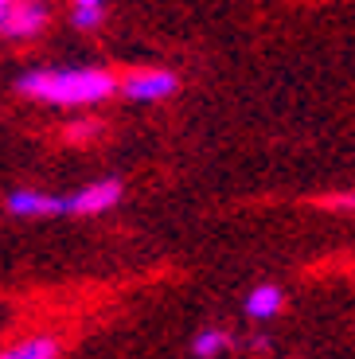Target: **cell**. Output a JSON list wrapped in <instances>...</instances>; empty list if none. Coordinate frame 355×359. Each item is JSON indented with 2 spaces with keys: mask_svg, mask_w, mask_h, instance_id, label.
<instances>
[{
  "mask_svg": "<svg viewBox=\"0 0 355 359\" xmlns=\"http://www.w3.org/2000/svg\"><path fill=\"white\" fill-rule=\"evenodd\" d=\"M20 94L32 102H47V106L82 109L117 94V79L102 67H39L20 79Z\"/></svg>",
  "mask_w": 355,
  "mask_h": 359,
  "instance_id": "obj_1",
  "label": "cell"
},
{
  "mask_svg": "<svg viewBox=\"0 0 355 359\" xmlns=\"http://www.w3.org/2000/svg\"><path fill=\"white\" fill-rule=\"evenodd\" d=\"M180 86V79L172 71H160V67H152V71H133L129 79L117 82V90H121L129 102H164L172 98Z\"/></svg>",
  "mask_w": 355,
  "mask_h": 359,
  "instance_id": "obj_2",
  "label": "cell"
},
{
  "mask_svg": "<svg viewBox=\"0 0 355 359\" xmlns=\"http://www.w3.org/2000/svg\"><path fill=\"white\" fill-rule=\"evenodd\" d=\"M12 215L20 219H51V215H74L71 196H47V191H32V188H20L4 199Z\"/></svg>",
  "mask_w": 355,
  "mask_h": 359,
  "instance_id": "obj_3",
  "label": "cell"
},
{
  "mask_svg": "<svg viewBox=\"0 0 355 359\" xmlns=\"http://www.w3.org/2000/svg\"><path fill=\"white\" fill-rule=\"evenodd\" d=\"M47 27V4L43 0H12L8 16L0 24V36L8 39H36Z\"/></svg>",
  "mask_w": 355,
  "mask_h": 359,
  "instance_id": "obj_4",
  "label": "cell"
},
{
  "mask_svg": "<svg viewBox=\"0 0 355 359\" xmlns=\"http://www.w3.org/2000/svg\"><path fill=\"white\" fill-rule=\"evenodd\" d=\"M125 196L121 188V180L106 176V180H94V184H86V188H79L71 196V207H74V215H106L109 207H117Z\"/></svg>",
  "mask_w": 355,
  "mask_h": 359,
  "instance_id": "obj_5",
  "label": "cell"
},
{
  "mask_svg": "<svg viewBox=\"0 0 355 359\" xmlns=\"http://www.w3.org/2000/svg\"><path fill=\"white\" fill-rule=\"evenodd\" d=\"M281 289L277 285H257V289H250V297H246V316L250 320H269V316H277L281 313Z\"/></svg>",
  "mask_w": 355,
  "mask_h": 359,
  "instance_id": "obj_6",
  "label": "cell"
},
{
  "mask_svg": "<svg viewBox=\"0 0 355 359\" xmlns=\"http://www.w3.org/2000/svg\"><path fill=\"white\" fill-rule=\"evenodd\" d=\"M0 359H59V340L55 336H32L0 351Z\"/></svg>",
  "mask_w": 355,
  "mask_h": 359,
  "instance_id": "obj_7",
  "label": "cell"
},
{
  "mask_svg": "<svg viewBox=\"0 0 355 359\" xmlns=\"http://www.w3.org/2000/svg\"><path fill=\"white\" fill-rule=\"evenodd\" d=\"M106 0H71V20L74 27H82V32H94V27H102V20H106Z\"/></svg>",
  "mask_w": 355,
  "mask_h": 359,
  "instance_id": "obj_8",
  "label": "cell"
},
{
  "mask_svg": "<svg viewBox=\"0 0 355 359\" xmlns=\"http://www.w3.org/2000/svg\"><path fill=\"white\" fill-rule=\"evenodd\" d=\"M227 348H231V336L219 332V328H203V332L192 340V351H196L199 359H215V355H222Z\"/></svg>",
  "mask_w": 355,
  "mask_h": 359,
  "instance_id": "obj_9",
  "label": "cell"
},
{
  "mask_svg": "<svg viewBox=\"0 0 355 359\" xmlns=\"http://www.w3.org/2000/svg\"><path fill=\"white\" fill-rule=\"evenodd\" d=\"M320 203L328 211H355V191H336V196H324Z\"/></svg>",
  "mask_w": 355,
  "mask_h": 359,
  "instance_id": "obj_10",
  "label": "cell"
},
{
  "mask_svg": "<svg viewBox=\"0 0 355 359\" xmlns=\"http://www.w3.org/2000/svg\"><path fill=\"white\" fill-rule=\"evenodd\" d=\"M94 133H98V126H74L71 129V137H94Z\"/></svg>",
  "mask_w": 355,
  "mask_h": 359,
  "instance_id": "obj_11",
  "label": "cell"
},
{
  "mask_svg": "<svg viewBox=\"0 0 355 359\" xmlns=\"http://www.w3.org/2000/svg\"><path fill=\"white\" fill-rule=\"evenodd\" d=\"M8 8H12V0H0V24H4V16H8Z\"/></svg>",
  "mask_w": 355,
  "mask_h": 359,
  "instance_id": "obj_12",
  "label": "cell"
}]
</instances>
